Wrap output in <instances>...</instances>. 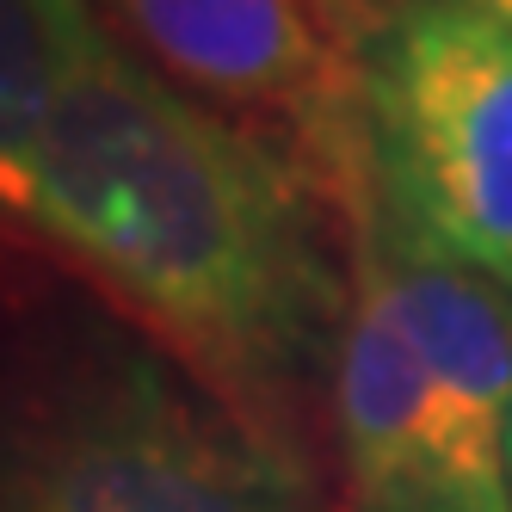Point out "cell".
<instances>
[{"label": "cell", "instance_id": "obj_9", "mask_svg": "<svg viewBox=\"0 0 512 512\" xmlns=\"http://www.w3.org/2000/svg\"><path fill=\"white\" fill-rule=\"evenodd\" d=\"M506 475H512V438H506Z\"/></svg>", "mask_w": 512, "mask_h": 512}, {"label": "cell", "instance_id": "obj_8", "mask_svg": "<svg viewBox=\"0 0 512 512\" xmlns=\"http://www.w3.org/2000/svg\"><path fill=\"white\" fill-rule=\"evenodd\" d=\"M463 7H482V13H494V19L512 25V0H463Z\"/></svg>", "mask_w": 512, "mask_h": 512}, {"label": "cell", "instance_id": "obj_3", "mask_svg": "<svg viewBox=\"0 0 512 512\" xmlns=\"http://www.w3.org/2000/svg\"><path fill=\"white\" fill-rule=\"evenodd\" d=\"M173 87L290 155L364 229L377 204L364 75L389 0H93Z\"/></svg>", "mask_w": 512, "mask_h": 512}, {"label": "cell", "instance_id": "obj_7", "mask_svg": "<svg viewBox=\"0 0 512 512\" xmlns=\"http://www.w3.org/2000/svg\"><path fill=\"white\" fill-rule=\"evenodd\" d=\"M112 38L93 0H0V173L19 167L68 81Z\"/></svg>", "mask_w": 512, "mask_h": 512}, {"label": "cell", "instance_id": "obj_5", "mask_svg": "<svg viewBox=\"0 0 512 512\" xmlns=\"http://www.w3.org/2000/svg\"><path fill=\"white\" fill-rule=\"evenodd\" d=\"M358 284L414 346L463 475L488 500H512V284L463 266L383 198L358 235Z\"/></svg>", "mask_w": 512, "mask_h": 512}, {"label": "cell", "instance_id": "obj_6", "mask_svg": "<svg viewBox=\"0 0 512 512\" xmlns=\"http://www.w3.org/2000/svg\"><path fill=\"white\" fill-rule=\"evenodd\" d=\"M327 426L340 512H512V500H488L463 475L414 346L364 284L340 334Z\"/></svg>", "mask_w": 512, "mask_h": 512}, {"label": "cell", "instance_id": "obj_4", "mask_svg": "<svg viewBox=\"0 0 512 512\" xmlns=\"http://www.w3.org/2000/svg\"><path fill=\"white\" fill-rule=\"evenodd\" d=\"M364 118L377 198L512 284V25L463 0H389Z\"/></svg>", "mask_w": 512, "mask_h": 512}, {"label": "cell", "instance_id": "obj_1", "mask_svg": "<svg viewBox=\"0 0 512 512\" xmlns=\"http://www.w3.org/2000/svg\"><path fill=\"white\" fill-rule=\"evenodd\" d=\"M0 186L19 247L334 482L327 408L364 229L297 161L112 31Z\"/></svg>", "mask_w": 512, "mask_h": 512}, {"label": "cell", "instance_id": "obj_2", "mask_svg": "<svg viewBox=\"0 0 512 512\" xmlns=\"http://www.w3.org/2000/svg\"><path fill=\"white\" fill-rule=\"evenodd\" d=\"M7 512H340V494L136 327L68 309L13 346Z\"/></svg>", "mask_w": 512, "mask_h": 512}]
</instances>
